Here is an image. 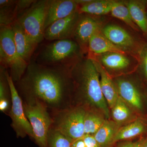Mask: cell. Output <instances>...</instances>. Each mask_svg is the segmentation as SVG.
I'll list each match as a JSON object with an SVG mask.
<instances>
[{
  "label": "cell",
  "instance_id": "1",
  "mask_svg": "<svg viewBox=\"0 0 147 147\" xmlns=\"http://www.w3.org/2000/svg\"><path fill=\"white\" fill-rule=\"evenodd\" d=\"M69 68L31 61L21 79L14 83L23 102H39L52 113L70 108L74 84Z\"/></svg>",
  "mask_w": 147,
  "mask_h": 147
},
{
  "label": "cell",
  "instance_id": "2",
  "mask_svg": "<svg viewBox=\"0 0 147 147\" xmlns=\"http://www.w3.org/2000/svg\"><path fill=\"white\" fill-rule=\"evenodd\" d=\"M69 70L74 87H76L84 101L101 110L109 119L110 111L101 90L100 75L92 59L82 58Z\"/></svg>",
  "mask_w": 147,
  "mask_h": 147
},
{
  "label": "cell",
  "instance_id": "3",
  "mask_svg": "<svg viewBox=\"0 0 147 147\" xmlns=\"http://www.w3.org/2000/svg\"><path fill=\"white\" fill-rule=\"evenodd\" d=\"M82 53L80 46L75 40H54L40 50L34 61L42 65L70 68L82 59Z\"/></svg>",
  "mask_w": 147,
  "mask_h": 147
},
{
  "label": "cell",
  "instance_id": "4",
  "mask_svg": "<svg viewBox=\"0 0 147 147\" xmlns=\"http://www.w3.org/2000/svg\"><path fill=\"white\" fill-rule=\"evenodd\" d=\"M1 66L9 69V75L14 83L24 75L28 63L18 55L11 26H0Z\"/></svg>",
  "mask_w": 147,
  "mask_h": 147
},
{
  "label": "cell",
  "instance_id": "5",
  "mask_svg": "<svg viewBox=\"0 0 147 147\" xmlns=\"http://www.w3.org/2000/svg\"><path fill=\"white\" fill-rule=\"evenodd\" d=\"M48 3L49 0H35L16 21L27 35L38 45L44 39Z\"/></svg>",
  "mask_w": 147,
  "mask_h": 147
},
{
  "label": "cell",
  "instance_id": "6",
  "mask_svg": "<svg viewBox=\"0 0 147 147\" xmlns=\"http://www.w3.org/2000/svg\"><path fill=\"white\" fill-rule=\"evenodd\" d=\"M86 110L82 107L53 112L52 127L74 140L85 135L84 120Z\"/></svg>",
  "mask_w": 147,
  "mask_h": 147
},
{
  "label": "cell",
  "instance_id": "7",
  "mask_svg": "<svg viewBox=\"0 0 147 147\" xmlns=\"http://www.w3.org/2000/svg\"><path fill=\"white\" fill-rule=\"evenodd\" d=\"M25 113L31 125L35 142L39 147H48V134L53 125L49 110L38 102H23Z\"/></svg>",
  "mask_w": 147,
  "mask_h": 147
},
{
  "label": "cell",
  "instance_id": "8",
  "mask_svg": "<svg viewBox=\"0 0 147 147\" xmlns=\"http://www.w3.org/2000/svg\"><path fill=\"white\" fill-rule=\"evenodd\" d=\"M7 78L11 93V108L8 116L11 119V127L18 138H24L28 136L33 139V132L25 114L23 100L8 71Z\"/></svg>",
  "mask_w": 147,
  "mask_h": 147
},
{
  "label": "cell",
  "instance_id": "9",
  "mask_svg": "<svg viewBox=\"0 0 147 147\" xmlns=\"http://www.w3.org/2000/svg\"><path fill=\"white\" fill-rule=\"evenodd\" d=\"M81 14L78 11L51 24L44 32V39L50 41L73 38Z\"/></svg>",
  "mask_w": 147,
  "mask_h": 147
},
{
  "label": "cell",
  "instance_id": "10",
  "mask_svg": "<svg viewBox=\"0 0 147 147\" xmlns=\"http://www.w3.org/2000/svg\"><path fill=\"white\" fill-rule=\"evenodd\" d=\"M100 22L88 16H81L73 38L79 44L82 53L88 50L89 40L96 32L101 30Z\"/></svg>",
  "mask_w": 147,
  "mask_h": 147
},
{
  "label": "cell",
  "instance_id": "11",
  "mask_svg": "<svg viewBox=\"0 0 147 147\" xmlns=\"http://www.w3.org/2000/svg\"><path fill=\"white\" fill-rule=\"evenodd\" d=\"M78 8L74 0H49L45 30L55 21L70 16Z\"/></svg>",
  "mask_w": 147,
  "mask_h": 147
},
{
  "label": "cell",
  "instance_id": "12",
  "mask_svg": "<svg viewBox=\"0 0 147 147\" xmlns=\"http://www.w3.org/2000/svg\"><path fill=\"white\" fill-rule=\"evenodd\" d=\"M102 34L114 45L124 52L134 50L136 42L134 38L121 27L115 25H108L101 30Z\"/></svg>",
  "mask_w": 147,
  "mask_h": 147
},
{
  "label": "cell",
  "instance_id": "13",
  "mask_svg": "<svg viewBox=\"0 0 147 147\" xmlns=\"http://www.w3.org/2000/svg\"><path fill=\"white\" fill-rule=\"evenodd\" d=\"M11 27L13 31L14 42L18 55L29 64L31 61L32 56L38 44L27 35L16 21L11 25Z\"/></svg>",
  "mask_w": 147,
  "mask_h": 147
},
{
  "label": "cell",
  "instance_id": "14",
  "mask_svg": "<svg viewBox=\"0 0 147 147\" xmlns=\"http://www.w3.org/2000/svg\"><path fill=\"white\" fill-rule=\"evenodd\" d=\"M91 59L99 72L102 94L108 106L112 109L119 96L117 89L105 68L96 60Z\"/></svg>",
  "mask_w": 147,
  "mask_h": 147
},
{
  "label": "cell",
  "instance_id": "15",
  "mask_svg": "<svg viewBox=\"0 0 147 147\" xmlns=\"http://www.w3.org/2000/svg\"><path fill=\"white\" fill-rule=\"evenodd\" d=\"M89 55H99L108 53L125 54V52L114 45L102 34L101 30L96 32L89 40L88 46Z\"/></svg>",
  "mask_w": 147,
  "mask_h": 147
},
{
  "label": "cell",
  "instance_id": "16",
  "mask_svg": "<svg viewBox=\"0 0 147 147\" xmlns=\"http://www.w3.org/2000/svg\"><path fill=\"white\" fill-rule=\"evenodd\" d=\"M119 95L134 108L142 110V97L139 91L133 83L128 80L119 79L115 84Z\"/></svg>",
  "mask_w": 147,
  "mask_h": 147
},
{
  "label": "cell",
  "instance_id": "17",
  "mask_svg": "<svg viewBox=\"0 0 147 147\" xmlns=\"http://www.w3.org/2000/svg\"><path fill=\"white\" fill-rule=\"evenodd\" d=\"M128 7L132 21L142 31L147 33L146 1H129L124 3Z\"/></svg>",
  "mask_w": 147,
  "mask_h": 147
},
{
  "label": "cell",
  "instance_id": "18",
  "mask_svg": "<svg viewBox=\"0 0 147 147\" xmlns=\"http://www.w3.org/2000/svg\"><path fill=\"white\" fill-rule=\"evenodd\" d=\"M97 57L99 60L98 61H100L102 66L112 70H123L127 68L130 64L129 59L124 54L121 53H106L97 55Z\"/></svg>",
  "mask_w": 147,
  "mask_h": 147
},
{
  "label": "cell",
  "instance_id": "19",
  "mask_svg": "<svg viewBox=\"0 0 147 147\" xmlns=\"http://www.w3.org/2000/svg\"><path fill=\"white\" fill-rule=\"evenodd\" d=\"M119 129L115 122L105 120L93 136L100 147H110L113 144L114 138Z\"/></svg>",
  "mask_w": 147,
  "mask_h": 147
},
{
  "label": "cell",
  "instance_id": "20",
  "mask_svg": "<svg viewBox=\"0 0 147 147\" xmlns=\"http://www.w3.org/2000/svg\"><path fill=\"white\" fill-rule=\"evenodd\" d=\"M7 69L0 67V110L8 115L11 105V93L7 78Z\"/></svg>",
  "mask_w": 147,
  "mask_h": 147
},
{
  "label": "cell",
  "instance_id": "21",
  "mask_svg": "<svg viewBox=\"0 0 147 147\" xmlns=\"http://www.w3.org/2000/svg\"><path fill=\"white\" fill-rule=\"evenodd\" d=\"M114 1H94L92 0L90 2L78 6V11L80 14L90 15H105L110 13L113 7Z\"/></svg>",
  "mask_w": 147,
  "mask_h": 147
},
{
  "label": "cell",
  "instance_id": "22",
  "mask_svg": "<svg viewBox=\"0 0 147 147\" xmlns=\"http://www.w3.org/2000/svg\"><path fill=\"white\" fill-rule=\"evenodd\" d=\"M145 125L143 122L137 120L119 129L113 141V144L120 140L131 139L139 136L144 131Z\"/></svg>",
  "mask_w": 147,
  "mask_h": 147
},
{
  "label": "cell",
  "instance_id": "23",
  "mask_svg": "<svg viewBox=\"0 0 147 147\" xmlns=\"http://www.w3.org/2000/svg\"><path fill=\"white\" fill-rule=\"evenodd\" d=\"M17 1L0 0V26H11L16 21L15 8Z\"/></svg>",
  "mask_w": 147,
  "mask_h": 147
},
{
  "label": "cell",
  "instance_id": "24",
  "mask_svg": "<svg viewBox=\"0 0 147 147\" xmlns=\"http://www.w3.org/2000/svg\"><path fill=\"white\" fill-rule=\"evenodd\" d=\"M110 13L113 17L123 21L131 28L139 30V28L132 21L128 7L124 3L115 1Z\"/></svg>",
  "mask_w": 147,
  "mask_h": 147
},
{
  "label": "cell",
  "instance_id": "25",
  "mask_svg": "<svg viewBox=\"0 0 147 147\" xmlns=\"http://www.w3.org/2000/svg\"><path fill=\"white\" fill-rule=\"evenodd\" d=\"M105 121L99 115L86 110L84 120L85 135H94Z\"/></svg>",
  "mask_w": 147,
  "mask_h": 147
},
{
  "label": "cell",
  "instance_id": "26",
  "mask_svg": "<svg viewBox=\"0 0 147 147\" xmlns=\"http://www.w3.org/2000/svg\"><path fill=\"white\" fill-rule=\"evenodd\" d=\"M73 140L61 132L52 128L48 134V147H71Z\"/></svg>",
  "mask_w": 147,
  "mask_h": 147
},
{
  "label": "cell",
  "instance_id": "27",
  "mask_svg": "<svg viewBox=\"0 0 147 147\" xmlns=\"http://www.w3.org/2000/svg\"><path fill=\"white\" fill-rule=\"evenodd\" d=\"M112 115L113 119L117 123L123 122L130 117V110L120 96L112 109Z\"/></svg>",
  "mask_w": 147,
  "mask_h": 147
},
{
  "label": "cell",
  "instance_id": "28",
  "mask_svg": "<svg viewBox=\"0 0 147 147\" xmlns=\"http://www.w3.org/2000/svg\"><path fill=\"white\" fill-rule=\"evenodd\" d=\"M35 0H19L17 1L15 8L16 20L19 16L32 5Z\"/></svg>",
  "mask_w": 147,
  "mask_h": 147
},
{
  "label": "cell",
  "instance_id": "29",
  "mask_svg": "<svg viewBox=\"0 0 147 147\" xmlns=\"http://www.w3.org/2000/svg\"><path fill=\"white\" fill-rule=\"evenodd\" d=\"M140 57L141 68L144 76L147 79V44L142 49Z\"/></svg>",
  "mask_w": 147,
  "mask_h": 147
},
{
  "label": "cell",
  "instance_id": "30",
  "mask_svg": "<svg viewBox=\"0 0 147 147\" xmlns=\"http://www.w3.org/2000/svg\"><path fill=\"white\" fill-rule=\"evenodd\" d=\"M82 139L87 147H101L92 135H85Z\"/></svg>",
  "mask_w": 147,
  "mask_h": 147
},
{
  "label": "cell",
  "instance_id": "31",
  "mask_svg": "<svg viewBox=\"0 0 147 147\" xmlns=\"http://www.w3.org/2000/svg\"><path fill=\"white\" fill-rule=\"evenodd\" d=\"M71 147H87L82 138L76 139L72 142Z\"/></svg>",
  "mask_w": 147,
  "mask_h": 147
},
{
  "label": "cell",
  "instance_id": "32",
  "mask_svg": "<svg viewBox=\"0 0 147 147\" xmlns=\"http://www.w3.org/2000/svg\"><path fill=\"white\" fill-rule=\"evenodd\" d=\"M134 143H132V142H127L121 144L117 147H134Z\"/></svg>",
  "mask_w": 147,
  "mask_h": 147
},
{
  "label": "cell",
  "instance_id": "33",
  "mask_svg": "<svg viewBox=\"0 0 147 147\" xmlns=\"http://www.w3.org/2000/svg\"><path fill=\"white\" fill-rule=\"evenodd\" d=\"M139 147H147V139L144 141L139 143Z\"/></svg>",
  "mask_w": 147,
  "mask_h": 147
},
{
  "label": "cell",
  "instance_id": "34",
  "mask_svg": "<svg viewBox=\"0 0 147 147\" xmlns=\"http://www.w3.org/2000/svg\"><path fill=\"white\" fill-rule=\"evenodd\" d=\"M134 147H139V143H134Z\"/></svg>",
  "mask_w": 147,
  "mask_h": 147
},
{
  "label": "cell",
  "instance_id": "35",
  "mask_svg": "<svg viewBox=\"0 0 147 147\" xmlns=\"http://www.w3.org/2000/svg\"></svg>",
  "mask_w": 147,
  "mask_h": 147
}]
</instances>
